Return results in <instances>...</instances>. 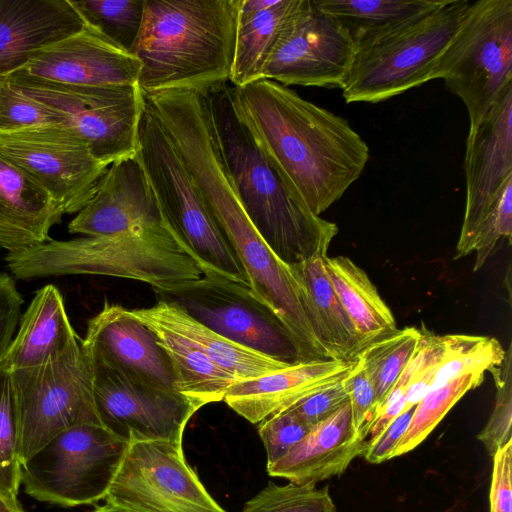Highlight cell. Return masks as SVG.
<instances>
[{
  "instance_id": "1",
  "label": "cell",
  "mask_w": 512,
  "mask_h": 512,
  "mask_svg": "<svg viewBox=\"0 0 512 512\" xmlns=\"http://www.w3.org/2000/svg\"><path fill=\"white\" fill-rule=\"evenodd\" d=\"M230 90L239 119L313 214L361 176L369 147L343 117L272 80Z\"/></svg>"
},
{
  "instance_id": "2",
  "label": "cell",
  "mask_w": 512,
  "mask_h": 512,
  "mask_svg": "<svg viewBox=\"0 0 512 512\" xmlns=\"http://www.w3.org/2000/svg\"><path fill=\"white\" fill-rule=\"evenodd\" d=\"M240 0H143V21L131 53L140 62L144 95L207 94L227 85Z\"/></svg>"
},
{
  "instance_id": "3",
  "label": "cell",
  "mask_w": 512,
  "mask_h": 512,
  "mask_svg": "<svg viewBox=\"0 0 512 512\" xmlns=\"http://www.w3.org/2000/svg\"><path fill=\"white\" fill-rule=\"evenodd\" d=\"M206 95L221 155L254 228L287 265L326 256L337 225L313 214L269 160L236 114L228 84Z\"/></svg>"
},
{
  "instance_id": "4",
  "label": "cell",
  "mask_w": 512,
  "mask_h": 512,
  "mask_svg": "<svg viewBox=\"0 0 512 512\" xmlns=\"http://www.w3.org/2000/svg\"><path fill=\"white\" fill-rule=\"evenodd\" d=\"M180 157L202 201L244 269L250 288L285 326L301 361L330 359L310 327L289 265L270 249L246 215L217 141L199 139L188 145Z\"/></svg>"
},
{
  "instance_id": "5",
  "label": "cell",
  "mask_w": 512,
  "mask_h": 512,
  "mask_svg": "<svg viewBox=\"0 0 512 512\" xmlns=\"http://www.w3.org/2000/svg\"><path fill=\"white\" fill-rule=\"evenodd\" d=\"M5 260L13 276L21 280L101 275L133 279L155 287L203 275L169 225L109 236L50 240L8 252Z\"/></svg>"
},
{
  "instance_id": "6",
  "label": "cell",
  "mask_w": 512,
  "mask_h": 512,
  "mask_svg": "<svg viewBox=\"0 0 512 512\" xmlns=\"http://www.w3.org/2000/svg\"><path fill=\"white\" fill-rule=\"evenodd\" d=\"M470 3L443 0L412 18L353 37L355 53L341 88L345 101L377 103L433 80Z\"/></svg>"
},
{
  "instance_id": "7",
  "label": "cell",
  "mask_w": 512,
  "mask_h": 512,
  "mask_svg": "<svg viewBox=\"0 0 512 512\" xmlns=\"http://www.w3.org/2000/svg\"><path fill=\"white\" fill-rule=\"evenodd\" d=\"M136 155L167 223L199 264L203 275L223 276L249 285L235 253L202 201L169 136L147 104L140 122Z\"/></svg>"
},
{
  "instance_id": "8",
  "label": "cell",
  "mask_w": 512,
  "mask_h": 512,
  "mask_svg": "<svg viewBox=\"0 0 512 512\" xmlns=\"http://www.w3.org/2000/svg\"><path fill=\"white\" fill-rule=\"evenodd\" d=\"M465 105L475 127L512 89V0H477L440 56L433 80Z\"/></svg>"
},
{
  "instance_id": "9",
  "label": "cell",
  "mask_w": 512,
  "mask_h": 512,
  "mask_svg": "<svg viewBox=\"0 0 512 512\" xmlns=\"http://www.w3.org/2000/svg\"><path fill=\"white\" fill-rule=\"evenodd\" d=\"M128 444L102 425L69 428L20 464L21 483L38 501L94 504L105 499Z\"/></svg>"
},
{
  "instance_id": "10",
  "label": "cell",
  "mask_w": 512,
  "mask_h": 512,
  "mask_svg": "<svg viewBox=\"0 0 512 512\" xmlns=\"http://www.w3.org/2000/svg\"><path fill=\"white\" fill-rule=\"evenodd\" d=\"M11 374L18 416V459H29L65 430L101 425L92 393V368L81 344L47 364Z\"/></svg>"
},
{
  "instance_id": "11",
  "label": "cell",
  "mask_w": 512,
  "mask_h": 512,
  "mask_svg": "<svg viewBox=\"0 0 512 512\" xmlns=\"http://www.w3.org/2000/svg\"><path fill=\"white\" fill-rule=\"evenodd\" d=\"M158 301L172 303L222 336L274 359L302 362L289 332L246 283L218 275L152 287Z\"/></svg>"
},
{
  "instance_id": "12",
  "label": "cell",
  "mask_w": 512,
  "mask_h": 512,
  "mask_svg": "<svg viewBox=\"0 0 512 512\" xmlns=\"http://www.w3.org/2000/svg\"><path fill=\"white\" fill-rule=\"evenodd\" d=\"M2 78L59 113L64 124L84 139L92 153L106 164L137 154L146 105L138 84L90 87Z\"/></svg>"
},
{
  "instance_id": "13",
  "label": "cell",
  "mask_w": 512,
  "mask_h": 512,
  "mask_svg": "<svg viewBox=\"0 0 512 512\" xmlns=\"http://www.w3.org/2000/svg\"><path fill=\"white\" fill-rule=\"evenodd\" d=\"M88 355L94 404L105 429L128 443L139 440L182 443L184 429L201 408L199 404L132 370Z\"/></svg>"
},
{
  "instance_id": "14",
  "label": "cell",
  "mask_w": 512,
  "mask_h": 512,
  "mask_svg": "<svg viewBox=\"0 0 512 512\" xmlns=\"http://www.w3.org/2000/svg\"><path fill=\"white\" fill-rule=\"evenodd\" d=\"M105 501L139 512H227L186 462L182 443L168 440L130 442Z\"/></svg>"
},
{
  "instance_id": "15",
  "label": "cell",
  "mask_w": 512,
  "mask_h": 512,
  "mask_svg": "<svg viewBox=\"0 0 512 512\" xmlns=\"http://www.w3.org/2000/svg\"><path fill=\"white\" fill-rule=\"evenodd\" d=\"M0 156L34 178L64 214L78 213L90 201L109 166L65 124L0 132Z\"/></svg>"
},
{
  "instance_id": "16",
  "label": "cell",
  "mask_w": 512,
  "mask_h": 512,
  "mask_svg": "<svg viewBox=\"0 0 512 512\" xmlns=\"http://www.w3.org/2000/svg\"><path fill=\"white\" fill-rule=\"evenodd\" d=\"M355 53L350 31L321 11L314 0H300L268 61L262 79L284 86L342 88Z\"/></svg>"
},
{
  "instance_id": "17",
  "label": "cell",
  "mask_w": 512,
  "mask_h": 512,
  "mask_svg": "<svg viewBox=\"0 0 512 512\" xmlns=\"http://www.w3.org/2000/svg\"><path fill=\"white\" fill-rule=\"evenodd\" d=\"M464 171L466 204L455 258L473 251L482 220L512 179V89L478 125L469 128Z\"/></svg>"
},
{
  "instance_id": "18",
  "label": "cell",
  "mask_w": 512,
  "mask_h": 512,
  "mask_svg": "<svg viewBox=\"0 0 512 512\" xmlns=\"http://www.w3.org/2000/svg\"><path fill=\"white\" fill-rule=\"evenodd\" d=\"M140 62L97 29L84 27L55 42L5 77L25 78L71 86L138 84Z\"/></svg>"
},
{
  "instance_id": "19",
  "label": "cell",
  "mask_w": 512,
  "mask_h": 512,
  "mask_svg": "<svg viewBox=\"0 0 512 512\" xmlns=\"http://www.w3.org/2000/svg\"><path fill=\"white\" fill-rule=\"evenodd\" d=\"M169 225L137 155L110 164L90 201L68 225L72 234L109 236Z\"/></svg>"
},
{
  "instance_id": "20",
  "label": "cell",
  "mask_w": 512,
  "mask_h": 512,
  "mask_svg": "<svg viewBox=\"0 0 512 512\" xmlns=\"http://www.w3.org/2000/svg\"><path fill=\"white\" fill-rule=\"evenodd\" d=\"M356 361L327 359L295 363L260 377L234 382L223 400L250 423L258 424L343 380Z\"/></svg>"
},
{
  "instance_id": "21",
  "label": "cell",
  "mask_w": 512,
  "mask_h": 512,
  "mask_svg": "<svg viewBox=\"0 0 512 512\" xmlns=\"http://www.w3.org/2000/svg\"><path fill=\"white\" fill-rule=\"evenodd\" d=\"M84 25L71 0H0V77Z\"/></svg>"
},
{
  "instance_id": "22",
  "label": "cell",
  "mask_w": 512,
  "mask_h": 512,
  "mask_svg": "<svg viewBox=\"0 0 512 512\" xmlns=\"http://www.w3.org/2000/svg\"><path fill=\"white\" fill-rule=\"evenodd\" d=\"M82 346L92 355L175 389L169 360L154 333L121 305L105 302L102 310L89 319Z\"/></svg>"
},
{
  "instance_id": "23",
  "label": "cell",
  "mask_w": 512,
  "mask_h": 512,
  "mask_svg": "<svg viewBox=\"0 0 512 512\" xmlns=\"http://www.w3.org/2000/svg\"><path fill=\"white\" fill-rule=\"evenodd\" d=\"M365 451V440L355 431L349 401L314 425L282 458L267 467L270 476L295 484H316L343 474Z\"/></svg>"
},
{
  "instance_id": "24",
  "label": "cell",
  "mask_w": 512,
  "mask_h": 512,
  "mask_svg": "<svg viewBox=\"0 0 512 512\" xmlns=\"http://www.w3.org/2000/svg\"><path fill=\"white\" fill-rule=\"evenodd\" d=\"M63 214L34 178L0 156V248L16 252L50 241Z\"/></svg>"
},
{
  "instance_id": "25",
  "label": "cell",
  "mask_w": 512,
  "mask_h": 512,
  "mask_svg": "<svg viewBox=\"0 0 512 512\" xmlns=\"http://www.w3.org/2000/svg\"><path fill=\"white\" fill-rule=\"evenodd\" d=\"M81 344L64 306L60 291L53 285L39 289L25 313L0 371L33 368L54 361Z\"/></svg>"
},
{
  "instance_id": "26",
  "label": "cell",
  "mask_w": 512,
  "mask_h": 512,
  "mask_svg": "<svg viewBox=\"0 0 512 512\" xmlns=\"http://www.w3.org/2000/svg\"><path fill=\"white\" fill-rule=\"evenodd\" d=\"M129 311L145 326L161 327L183 337L235 381L260 377L292 365L222 336L169 302L157 301L151 307Z\"/></svg>"
},
{
  "instance_id": "27",
  "label": "cell",
  "mask_w": 512,
  "mask_h": 512,
  "mask_svg": "<svg viewBox=\"0 0 512 512\" xmlns=\"http://www.w3.org/2000/svg\"><path fill=\"white\" fill-rule=\"evenodd\" d=\"M326 256L291 264L289 268L310 327L323 350L330 359L355 361L361 353L360 343L327 275Z\"/></svg>"
},
{
  "instance_id": "28",
  "label": "cell",
  "mask_w": 512,
  "mask_h": 512,
  "mask_svg": "<svg viewBox=\"0 0 512 512\" xmlns=\"http://www.w3.org/2000/svg\"><path fill=\"white\" fill-rule=\"evenodd\" d=\"M300 0H240L229 82L242 87L262 72Z\"/></svg>"
},
{
  "instance_id": "29",
  "label": "cell",
  "mask_w": 512,
  "mask_h": 512,
  "mask_svg": "<svg viewBox=\"0 0 512 512\" xmlns=\"http://www.w3.org/2000/svg\"><path fill=\"white\" fill-rule=\"evenodd\" d=\"M333 289L352 321L361 351L397 331L393 313L365 271L346 256L324 258Z\"/></svg>"
},
{
  "instance_id": "30",
  "label": "cell",
  "mask_w": 512,
  "mask_h": 512,
  "mask_svg": "<svg viewBox=\"0 0 512 512\" xmlns=\"http://www.w3.org/2000/svg\"><path fill=\"white\" fill-rule=\"evenodd\" d=\"M146 327L154 333L169 360L175 390L201 407L224 399L236 382L233 377L183 337L161 327Z\"/></svg>"
},
{
  "instance_id": "31",
  "label": "cell",
  "mask_w": 512,
  "mask_h": 512,
  "mask_svg": "<svg viewBox=\"0 0 512 512\" xmlns=\"http://www.w3.org/2000/svg\"><path fill=\"white\" fill-rule=\"evenodd\" d=\"M441 0H314L336 18L353 37L404 21L428 11Z\"/></svg>"
},
{
  "instance_id": "32",
  "label": "cell",
  "mask_w": 512,
  "mask_h": 512,
  "mask_svg": "<svg viewBox=\"0 0 512 512\" xmlns=\"http://www.w3.org/2000/svg\"><path fill=\"white\" fill-rule=\"evenodd\" d=\"M422 337L415 327L396 332L367 346L358 356L373 384L377 413L388 393L414 357Z\"/></svg>"
},
{
  "instance_id": "33",
  "label": "cell",
  "mask_w": 512,
  "mask_h": 512,
  "mask_svg": "<svg viewBox=\"0 0 512 512\" xmlns=\"http://www.w3.org/2000/svg\"><path fill=\"white\" fill-rule=\"evenodd\" d=\"M506 351L498 340L466 334L442 335V354L432 389L465 374L491 372L504 360Z\"/></svg>"
},
{
  "instance_id": "34",
  "label": "cell",
  "mask_w": 512,
  "mask_h": 512,
  "mask_svg": "<svg viewBox=\"0 0 512 512\" xmlns=\"http://www.w3.org/2000/svg\"><path fill=\"white\" fill-rule=\"evenodd\" d=\"M483 379L482 373L465 374L427 393L415 406L411 421L391 458L402 456L422 443L450 409Z\"/></svg>"
},
{
  "instance_id": "35",
  "label": "cell",
  "mask_w": 512,
  "mask_h": 512,
  "mask_svg": "<svg viewBox=\"0 0 512 512\" xmlns=\"http://www.w3.org/2000/svg\"><path fill=\"white\" fill-rule=\"evenodd\" d=\"M84 22L131 53L143 21V0H71Z\"/></svg>"
},
{
  "instance_id": "36",
  "label": "cell",
  "mask_w": 512,
  "mask_h": 512,
  "mask_svg": "<svg viewBox=\"0 0 512 512\" xmlns=\"http://www.w3.org/2000/svg\"><path fill=\"white\" fill-rule=\"evenodd\" d=\"M18 416L11 374L0 371V494L19 503Z\"/></svg>"
},
{
  "instance_id": "37",
  "label": "cell",
  "mask_w": 512,
  "mask_h": 512,
  "mask_svg": "<svg viewBox=\"0 0 512 512\" xmlns=\"http://www.w3.org/2000/svg\"><path fill=\"white\" fill-rule=\"evenodd\" d=\"M242 512H337L328 486L316 484L277 485L270 482L245 503Z\"/></svg>"
},
{
  "instance_id": "38",
  "label": "cell",
  "mask_w": 512,
  "mask_h": 512,
  "mask_svg": "<svg viewBox=\"0 0 512 512\" xmlns=\"http://www.w3.org/2000/svg\"><path fill=\"white\" fill-rule=\"evenodd\" d=\"M512 349L506 350L503 362L492 370L497 391L492 413L485 427L477 435L491 457L502 446L512 441Z\"/></svg>"
},
{
  "instance_id": "39",
  "label": "cell",
  "mask_w": 512,
  "mask_h": 512,
  "mask_svg": "<svg viewBox=\"0 0 512 512\" xmlns=\"http://www.w3.org/2000/svg\"><path fill=\"white\" fill-rule=\"evenodd\" d=\"M46 124H64V120L59 113L0 77V132Z\"/></svg>"
},
{
  "instance_id": "40",
  "label": "cell",
  "mask_w": 512,
  "mask_h": 512,
  "mask_svg": "<svg viewBox=\"0 0 512 512\" xmlns=\"http://www.w3.org/2000/svg\"><path fill=\"white\" fill-rule=\"evenodd\" d=\"M512 236V179L504 185L482 220L474 241V271H478L494 252L497 244Z\"/></svg>"
},
{
  "instance_id": "41",
  "label": "cell",
  "mask_w": 512,
  "mask_h": 512,
  "mask_svg": "<svg viewBox=\"0 0 512 512\" xmlns=\"http://www.w3.org/2000/svg\"><path fill=\"white\" fill-rule=\"evenodd\" d=\"M258 427L267 455V467L282 458L312 428L290 409L262 420Z\"/></svg>"
},
{
  "instance_id": "42",
  "label": "cell",
  "mask_w": 512,
  "mask_h": 512,
  "mask_svg": "<svg viewBox=\"0 0 512 512\" xmlns=\"http://www.w3.org/2000/svg\"><path fill=\"white\" fill-rule=\"evenodd\" d=\"M343 384L348 394L353 427L366 441L368 430L377 415V400L373 384L358 358Z\"/></svg>"
},
{
  "instance_id": "43",
  "label": "cell",
  "mask_w": 512,
  "mask_h": 512,
  "mask_svg": "<svg viewBox=\"0 0 512 512\" xmlns=\"http://www.w3.org/2000/svg\"><path fill=\"white\" fill-rule=\"evenodd\" d=\"M343 380L317 391L289 409L303 422L313 427L349 401Z\"/></svg>"
},
{
  "instance_id": "44",
  "label": "cell",
  "mask_w": 512,
  "mask_h": 512,
  "mask_svg": "<svg viewBox=\"0 0 512 512\" xmlns=\"http://www.w3.org/2000/svg\"><path fill=\"white\" fill-rule=\"evenodd\" d=\"M490 512H512V441L493 455Z\"/></svg>"
},
{
  "instance_id": "45",
  "label": "cell",
  "mask_w": 512,
  "mask_h": 512,
  "mask_svg": "<svg viewBox=\"0 0 512 512\" xmlns=\"http://www.w3.org/2000/svg\"><path fill=\"white\" fill-rule=\"evenodd\" d=\"M23 302L14 279L0 272V361L13 340Z\"/></svg>"
},
{
  "instance_id": "46",
  "label": "cell",
  "mask_w": 512,
  "mask_h": 512,
  "mask_svg": "<svg viewBox=\"0 0 512 512\" xmlns=\"http://www.w3.org/2000/svg\"><path fill=\"white\" fill-rule=\"evenodd\" d=\"M415 406L404 410L378 436L365 444L362 456L372 464H379L391 459L392 452L405 433Z\"/></svg>"
},
{
  "instance_id": "47",
  "label": "cell",
  "mask_w": 512,
  "mask_h": 512,
  "mask_svg": "<svg viewBox=\"0 0 512 512\" xmlns=\"http://www.w3.org/2000/svg\"><path fill=\"white\" fill-rule=\"evenodd\" d=\"M0 512H25V510L20 502H12L0 494Z\"/></svg>"
},
{
  "instance_id": "48",
  "label": "cell",
  "mask_w": 512,
  "mask_h": 512,
  "mask_svg": "<svg viewBox=\"0 0 512 512\" xmlns=\"http://www.w3.org/2000/svg\"><path fill=\"white\" fill-rule=\"evenodd\" d=\"M90 512H139L127 508H123L117 505L106 503L103 506H99Z\"/></svg>"
}]
</instances>
